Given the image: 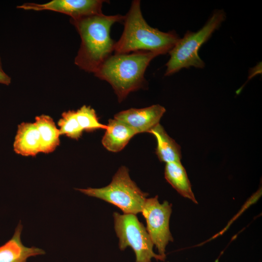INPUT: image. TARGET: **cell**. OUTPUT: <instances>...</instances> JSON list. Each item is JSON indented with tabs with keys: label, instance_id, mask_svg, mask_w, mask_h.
<instances>
[{
	"label": "cell",
	"instance_id": "cell-19",
	"mask_svg": "<svg viewBox=\"0 0 262 262\" xmlns=\"http://www.w3.org/2000/svg\"><path fill=\"white\" fill-rule=\"evenodd\" d=\"M0 67H2L0 56Z\"/></svg>",
	"mask_w": 262,
	"mask_h": 262
},
{
	"label": "cell",
	"instance_id": "cell-18",
	"mask_svg": "<svg viewBox=\"0 0 262 262\" xmlns=\"http://www.w3.org/2000/svg\"><path fill=\"white\" fill-rule=\"evenodd\" d=\"M11 82L10 77L5 72L2 67H0V83L8 85Z\"/></svg>",
	"mask_w": 262,
	"mask_h": 262
},
{
	"label": "cell",
	"instance_id": "cell-13",
	"mask_svg": "<svg viewBox=\"0 0 262 262\" xmlns=\"http://www.w3.org/2000/svg\"><path fill=\"white\" fill-rule=\"evenodd\" d=\"M148 133L153 135L157 140L156 154L160 162L165 163L180 162L181 159V147L167 133L159 123Z\"/></svg>",
	"mask_w": 262,
	"mask_h": 262
},
{
	"label": "cell",
	"instance_id": "cell-3",
	"mask_svg": "<svg viewBox=\"0 0 262 262\" xmlns=\"http://www.w3.org/2000/svg\"><path fill=\"white\" fill-rule=\"evenodd\" d=\"M158 54L138 51L130 53H115L108 57L94 73L108 82L117 96L119 102L132 92L145 87V71L150 62Z\"/></svg>",
	"mask_w": 262,
	"mask_h": 262
},
{
	"label": "cell",
	"instance_id": "cell-12",
	"mask_svg": "<svg viewBox=\"0 0 262 262\" xmlns=\"http://www.w3.org/2000/svg\"><path fill=\"white\" fill-rule=\"evenodd\" d=\"M102 139V144L108 151L117 152L122 150L137 133L125 123L110 119Z\"/></svg>",
	"mask_w": 262,
	"mask_h": 262
},
{
	"label": "cell",
	"instance_id": "cell-8",
	"mask_svg": "<svg viewBox=\"0 0 262 262\" xmlns=\"http://www.w3.org/2000/svg\"><path fill=\"white\" fill-rule=\"evenodd\" d=\"M103 0H53L43 4L25 3L17 8L26 10H49L69 16L72 19L102 14Z\"/></svg>",
	"mask_w": 262,
	"mask_h": 262
},
{
	"label": "cell",
	"instance_id": "cell-4",
	"mask_svg": "<svg viewBox=\"0 0 262 262\" xmlns=\"http://www.w3.org/2000/svg\"><path fill=\"white\" fill-rule=\"evenodd\" d=\"M226 18L223 10H216L206 23L196 32L188 31L180 38L168 52L170 58L166 64L165 76L171 75L184 68L193 66L203 68L205 63L200 58L198 51Z\"/></svg>",
	"mask_w": 262,
	"mask_h": 262
},
{
	"label": "cell",
	"instance_id": "cell-17",
	"mask_svg": "<svg viewBox=\"0 0 262 262\" xmlns=\"http://www.w3.org/2000/svg\"><path fill=\"white\" fill-rule=\"evenodd\" d=\"M78 122L83 131L91 132L98 129H107V125L101 124L95 110L89 106L83 105L76 111Z\"/></svg>",
	"mask_w": 262,
	"mask_h": 262
},
{
	"label": "cell",
	"instance_id": "cell-6",
	"mask_svg": "<svg viewBox=\"0 0 262 262\" xmlns=\"http://www.w3.org/2000/svg\"><path fill=\"white\" fill-rule=\"evenodd\" d=\"M115 229L121 250L130 246L135 255V262H151L152 258L165 259L153 250V243L144 225L134 214L114 213Z\"/></svg>",
	"mask_w": 262,
	"mask_h": 262
},
{
	"label": "cell",
	"instance_id": "cell-5",
	"mask_svg": "<svg viewBox=\"0 0 262 262\" xmlns=\"http://www.w3.org/2000/svg\"><path fill=\"white\" fill-rule=\"evenodd\" d=\"M85 195L103 200L119 208L125 214L141 213L147 193L142 191L131 180L128 169L121 166L111 183L100 188L77 189Z\"/></svg>",
	"mask_w": 262,
	"mask_h": 262
},
{
	"label": "cell",
	"instance_id": "cell-1",
	"mask_svg": "<svg viewBox=\"0 0 262 262\" xmlns=\"http://www.w3.org/2000/svg\"><path fill=\"white\" fill-rule=\"evenodd\" d=\"M124 16H107L103 14L70 21L79 33L81 43L75 64L81 69L94 73L114 51L115 42L110 36L111 27L123 22Z\"/></svg>",
	"mask_w": 262,
	"mask_h": 262
},
{
	"label": "cell",
	"instance_id": "cell-2",
	"mask_svg": "<svg viewBox=\"0 0 262 262\" xmlns=\"http://www.w3.org/2000/svg\"><path fill=\"white\" fill-rule=\"evenodd\" d=\"M124 30L115 42V53H130L138 51H150L159 55L169 52L180 38L175 32H163L150 26L144 19L140 1H132L124 16Z\"/></svg>",
	"mask_w": 262,
	"mask_h": 262
},
{
	"label": "cell",
	"instance_id": "cell-7",
	"mask_svg": "<svg viewBox=\"0 0 262 262\" xmlns=\"http://www.w3.org/2000/svg\"><path fill=\"white\" fill-rule=\"evenodd\" d=\"M172 205L164 201L160 203L158 196L146 199L142 213L146 221L147 230L159 254L166 258L165 248L173 239L169 229Z\"/></svg>",
	"mask_w": 262,
	"mask_h": 262
},
{
	"label": "cell",
	"instance_id": "cell-15",
	"mask_svg": "<svg viewBox=\"0 0 262 262\" xmlns=\"http://www.w3.org/2000/svg\"><path fill=\"white\" fill-rule=\"evenodd\" d=\"M34 123L40 135L41 152L48 154L53 152L60 144L61 135L53 119L42 115L35 117Z\"/></svg>",
	"mask_w": 262,
	"mask_h": 262
},
{
	"label": "cell",
	"instance_id": "cell-11",
	"mask_svg": "<svg viewBox=\"0 0 262 262\" xmlns=\"http://www.w3.org/2000/svg\"><path fill=\"white\" fill-rule=\"evenodd\" d=\"M13 146L15 152L24 156L41 152L40 135L34 123L23 122L18 126Z\"/></svg>",
	"mask_w": 262,
	"mask_h": 262
},
{
	"label": "cell",
	"instance_id": "cell-14",
	"mask_svg": "<svg viewBox=\"0 0 262 262\" xmlns=\"http://www.w3.org/2000/svg\"><path fill=\"white\" fill-rule=\"evenodd\" d=\"M164 177L180 195L198 203L192 190L186 171L180 162L166 163Z\"/></svg>",
	"mask_w": 262,
	"mask_h": 262
},
{
	"label": "cell",
	"instance_id": "cell-9",
	"mask_svg": "<svg viewBox=\"0 0 262 262\" xmlns=\"http://www.w3.org/2000/svg\"><path fill=\"white\" fill-rule=\"evenodd\" d=\"M166 110L159 104L143 108H130L122 111L114 115V118L122 121L136 133L149 132L159 123Z\"/></svg>",
	"mask_w": 262,
	"mask_h": 262
},
{
	"label": "cell",
	"instance_id": "cell-16",
	"mask_svg": "<svg viewBox=\"0 0 262 262\" xmlns=\"http://www.w3.org/2000/svg\"><path fill=\"white\" fill-rule=\"evenodd\" d=\"M58 126L60 135H64L71 139L78 140L83 131L77 120L76 111L74 110L63 112Z\"/></svg>",
	"mask_w": 262,
	"mask_h": 262
},
{
	"label": "cell",
	"instance_id": "cell-10",
	"mask_svg": "<svg viewBox=\"0 0 262 262\" xmlns=\"http://www.w3.org/2000/svg\"><path fill=\"white\" fill-rule=\"evenodd\" d=\"M22 225L20 221L12 237L0 246V262H27L28 258L45 254L41 248L25 246L21 240Z\"/></svg>",
	"mask_w": 262,
	"mask_h": 262
}]
</instances>
